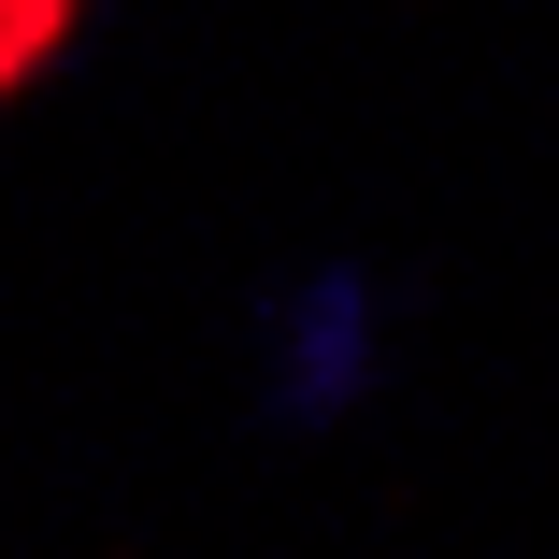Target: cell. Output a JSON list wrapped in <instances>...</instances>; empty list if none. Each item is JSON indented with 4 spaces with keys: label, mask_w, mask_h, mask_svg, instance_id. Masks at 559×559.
<instances>
[{
    "label": "cell",
    "mask_w": 559,
    "mask_h": 559,
    "mask_svg": "<svg viewBox=\"0 0 559 559\" xmlns=\"http://www.w3.org/2000/svg\"><path fill=\"white\" fill-rule=\"evenodd\" d=\"M86 29V0H0V100L15 86H44V58Z\"/></svg>",
    "instance_id": "6da1fadb"
}]
</instances>
